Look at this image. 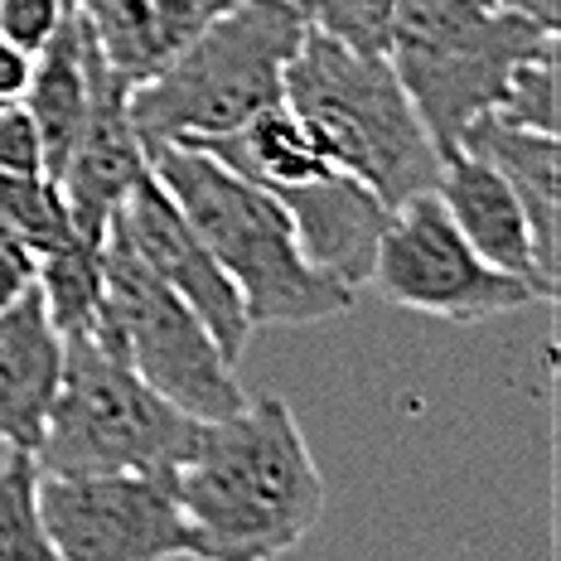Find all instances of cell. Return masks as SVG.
<instances>
[{"label":"cell","mask_w":561,"mask_h":561,"mask_svg":"<svg viewBox=\"0 0 561 561\" xmlns=\"http://www.w3.org/2000/svg\"><path fill=\"white\" fill-rule=\"evenodd\" d=\"M204 561H262L300 547L324 513L320 465L280 397H248L238 412L198 421L190 455L170 470Z\"/></svg>","instance_id":"cell-1"},{"label":"cell","mask_w":561,"mask_h":561,"mask_svg":"<svg viewBox=\"0 0 561 561\" xmlns=\"http://www.w3.org/2000/svg\"><path fill=\"white\" fill-rule=\"evenodd\" d=\"M150 174L165 184L214 262L238 286L252 330H290L348 314L354 290L310 262L286 204L266 184L228 170L204 146L150 150Z\"/></svg>","instance_id":"cell-2"},{"label":"cell","mask_w":561,"mask_h":561,"mask_svg":"<svg viewBox=\"0 0 561 561\" xmlns=\"http://www.w3.org/2000/svg\"><path fill=\"white\" fill-rule=\"evenodd\" d=\"M280 102L306 122L334 170L364 180L388 208L421 190H436L440 150L431 146L388 54H368L306 30L286 64Z\"/></svg>","instance_id":"cell-3"},{"label":"cell","mask_w":561,"mask_h":561,"mask_svg":"<svg viewBox=\"0 0 561 561\" xmlns=\"http://www.w3.org/2000/svg\"><path fill=\"white\" fill-rule=\"evenodd\" d=\"M306 20L286 0H232L156 78L126 92L140 146H208L276 107Z\"/></svg>","instance_id":"cell-4"},{"label":"cell","mask_w":561,"mask_h":561,"mask_svg":"<svg viewBox=\"0 0 561 561\" xmlns=\"http://www.w3.org/2000/svg\"><path fill=\"white\" fill-rule=\"evenodd\" d=\"M547 44H557V30L494 0H397L382 54L446 160L494 112L513 68Z\"/></svg>","instance_id":"cell-5"},{"label":"cell","mask_w":561,"mask_h":561,"mask_svg":"<svg viewBox=\"0 0 561 561\" xmlns=\"http://www.w3.org/2000/svg\"><path fill=\"white\" fill-rule=\"evenodd\" d=\"M194 436L198 421L140 382L136 368L92 330L64 334V378L34 450L44 474H170Z\"/></svg>","instance_id":"cell-6"},{"label":"cell","mask_w":561,"mask_h":561,"mask_svg":"<svg viewBox=\"0 0 561 561\" xmlns=\"http://www.w3.org/2000/svg\"><path fill=\"white\" fill-rule=\"evenodd\" d=\"M88 330L184 416L218 421L248 402L238 373L214 344V334L204 330V320L140 262L116 228H107L102 306Z\"/></svg>","instance_id":"cell-7"},{"label":"cell","mask_w":561,"mask_h":561,"mask_svg":"<svg viewBox=\"0 0 561 561\" xmlns=\"http://www.w3.org/2000/svg\"><path fill=\"white\" fill-rule=\"evenodd\" d=\"M368 280L388 306L431 314V320H450V324L494 320V314L547 300L533 280L489 266L465 242V232L450 224L436 190L402 198L388 214Z\"/></svg>","instance_id":"cell-8"},{"label":"cell","mask_w":561,"mask_h":561,"mask_svg":"<svg viewBox=\"0 0 561 561\" xmlns=\"http://www.w3.org/2000/svg\"><path fill=\"white\" fill-rule=\"evenodd\" d=\"M39 518L64 561H165L204 557L194 523L174 499L170 474L102 470L44 474Z\"/></svg>","instance_id":"cell-9"},{"label":"cell","mask_w":561,"mask_h":561,"mask_svg":"<svg viewBox=\"0 0 561 561\" xmlns=\"http://www.w3.org/2000/svg\"><path fill=\"white\" fill-rule=\"evenodd\" d=\"M112 228L122 232L140 262L204 320V330L214 334V344L224 348V358L238 368L242 348H248V339H252L242 296L156 174H146V180L122 198V208L112 214Z\"/></svg>","instance_id":"cell-10"},{"label":"cell","mask_w":561,"mask_h":561,"mask_svg":"<svg viewBox=\"0 0 561 561\" xmlns=\"http://www.w3.org/2000/svg\"><path fill=\"white\" fill-rule=\"evenodd\" d=\"M126 92H131V83H122L107 68L83 131H78L64 170H58V190H64V204L73 214V228L88 238H107L122 198L150 174V156L140 146L131 116H126Z\"/></svg>","instance_id":"cell-11"},{"label":"cell","mask_w":561,"mask_h":561,"mask_svg":"<svg viewBox=\"0 0 561 561\" xmlns=\"http://www.w3.org/2000/svg\"><path fill=\"white\" fill-rule=\"evenodd\" d=\"M272 194L286 204L300 248L320 272L344 280L348 290L368 286L373 252H378L382 224H388L392 208L364 180L344 170H324L300 184H276Z\"/></svg>","instance_id":"cell-12"},{"label":"cell","mask_w":561,"mask_h":561,"mask_svg":"<svg viewBox=\"0 0 561 561\" xmlns=\"http://www.w3.org/2000/svg\"><path fill=\"white\" fill-rule=\"evenodd\" d=\"M436 198L446 204L450 224L465 232V242H470L489 266L533 280L547 300L557 296V280H547L542 266H537L533 232H528V218H523L518 194L508 190V180L489 165L479 150L460 146L455 156L440 160Z\"/></svg>","instance_id":"cell-13"},{"label":"cell","mask_w":561,"mask_h":561,"mask_svg":"<svg viewBox=\"0 0 561 561\" xmlns=\"http://www.w3.org/2000/svg\"><path fill=\"white\" fill-rule=\"evenodd\" d=\"M58 378L64 334L49 320L39 286L0 306V446L39 450Z\"/></svg>","instance_id":"cell-14"},{"label":"cell","mask_w":561,"mask_h":561,"mask_svg":"<svg viewBox=\"0 0 561 561\" xmlns=\"http://www.w3.org/2000/svg\"><path fill=\"white\" fill-rule=\"evenodd\" d=\"M107 78V64H102V49L92 39L88 20L78 5H68V15L58 20V30L44 39V49L34 54L30 64V83L20 92L25 112L39 126L44 140V174L58 180L68 150H73L78 131L88 122V107L98 98V83Z\"/></svg>","instance_id":"cell-15"},{"label":"cell","mask_w":561,"mask_h":561,"mask_svg":"<svg viewBox=\"0 0 561 561\" xmlns=\"http://www.w3.org/2000/svg\"><path fill=\"white\" fill-rule=\"evenodd\" d=\"M73 5L83 10L102 64L136 88L156 78L232 0H73Z\"/></svg>","instance_id":"cell-16"},{"label":"cell","mask_w":561,"mask_h":561,"mask_svg":"<svg viewBox=\"0 0 561 561\" xmlns=\"http://www.w3.org/2000/svg\"><path fill=\"white\" fill-rule=\"evenodd\" d=\"M465 146L479 150L508 190L518 194L523 218L533 232V252L547 280H557V208H561V146L552 131H528V126L499 122L494 112L479 116L465 136Z\"/></svg>","instance_id":"cell-17"},{"label":"cell","mask_w":561,"mask_h":561,"mask_svg":"<svg viewBox=\"0 0 561 561\" xmlns=\"http://www.w3.org/2000/svg\"><path fill=\"white\" fill-rule=\"evenodd\" d=\"M204 150L224 160L228 170L266 184V190H276V184H300V180H314V174L334 170L330 160L320 156V146H314V136L306 131V122H300L286 102L256 112L252 122L238 126V131L214 136Z\"/></svg>","instance_id":"cell-18"},{"label":"cell","mask_w":561,"mask_h":561,"mask_svg":"<svg viewBox=\"0 0 561 561\" xmlns=\"http://www.w3.org/2000/svg\"><path fill=\"white\" fill-rule=\"evenodd\" d=\"M102 262H107V238H88V232H73L58 252L39 256L34 286H39L58 334L92 324V314L102 306Z\"/></svg>","instance_id":"cell-19"},{"label":"cell","mask_w":561,"mask_h":561,"mask_svg":"<svg viewBox=\"0 0 561 561\" xmlns=\"http://www.w3.org/2000/svg\"><path fill=\"white\" fill-rule=\"evenodd\" d=\"M54 542L39 518V460L0 446V561H49Z\"/></svg>","instance_id":"cell-20"},{"label":"cell","mask_w":561,"mask_h":561,"mask_svg":"<svg viewBox=\"0 0 561 561\" xmlns=\"http://www.w3.org/2000/svg\"><path fill=\"white\" fill-rule=\"evenodd\" d=\"M0 218L39 256L58 252L78 232L73 214H68V204H64V190H58V180H49L44 170H34V174L0 170Z\"/></svg>","instance_id":"cell-21"},{"label":"cell","mask_w":561,"mask_h":561,"mask_svg":"<svg viewBox=\"0 0 561 561\" xmlns=\"http://www.w3.org/2000/svg\"><path fill=\"white\" fill-rule=\"evenodd\" d=\"M499 122L528 126V131H552L557 136V44L537 49L508 73L504 92L494 102Z\"/></svg>","instance_id":"cell-22"},{"label":"cell","mask_w":561,"mask_h":561,"mask_svg":"<svg viewBox=\"0 0 561 561\" xmlns=\"http://www.w3.org/2000/svg\"><path fill=\"white\" fill-rule=\"evenodd\" d=\"M306 30H320L330 39H344L354 49L382 54L388 49V25L397 0H286Z\"/></svg>","instance_id":"cell-23"},{"label":"cell","mask_w":561,"mask_h":561,"mask_svg":"<svg viewBox=\"0 0 561 561\" xmlns=\"http://www.w3.org/2000/svg\"><path fill=\"white\" fill-rule=\"evenodd\" d=\"M73 0H0V34L15 39L25 54H39L44 39L58 30Z\"/></svg>","instance_id":"cell-24"},{"label":"cell","mask_w":561,"mask_h":561,"mask_svg":"<svg viewBox=\"0 0 561 561\" xmlns=\"http://www.w3.org/2000/svg\"><path fill=\"white\" fill-rule=\"evenodd\" d=\"M0 170L34 174L44 170V140L25 102H0Z\"/></svg>","instance_id":"cell-25"},{"label":"cell","mask_w":561,"mask_h":561,"mask_svg":"<svg viewBox=\"0 0 561 561\" xmlns=\"http://www.w3.org/2000/svg\"><path fill=\"white\" fill-rule=\"evenodd\" d=\"M34 276H39V252H34L30 242L0 218V306L15 300V296H25V290L34 286Z\"/></svg>","instance_id":"cell-26"},{"label":"cell","mask_w":561,"mask_h":561,"mask_svg":"<svg viewBox=\"0 0 561 561\" xmlns=\"http://www.w3.org/2000/svg\"><path fill=\"white\" fill-rule=\"evenodd\" d=\"M30 64L34 54H25L15 39L0 34V102H20V92L30 83Z\"/></svg>","instance_id":"cell-27"},{"label":"cell","mask_w":561,"mask_h":561,"mask_svg":"<svg viewBox=\"0 0 561 561\" xmlns=\"http://www.w3.org/2000/svg\"><path fill=\"white\" fill-rule=\"evenodd\" d=\"M494 5H504V10H513V15H528V20H537V25L557 30V0H494Z\"/></svg>","instance_id":"cell-28"}]
</instances>
